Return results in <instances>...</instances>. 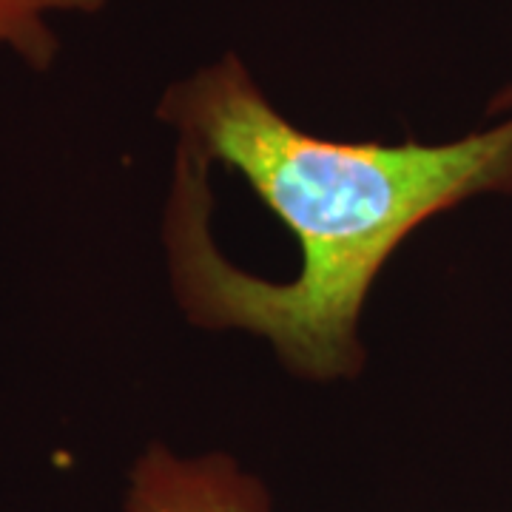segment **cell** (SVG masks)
Returning <instances> with one entry per match:
<instances>
[{"label": "cell", "mask_w": 512, "mask_h": 512, "mask_svg": "<svg viewBox=\"0 0 512 512\" xmlns=\"http://www.w3.org/2000/svg\"><path fill=\"white\" fill-rule=\"evenodd\" d=\"M126 512H274L262 478L228 453L183 456L151 441L128 473Z\"/></svg>", "instance_id": "obj_2"}, {"label": "cell", "mask_w": 512, "mask_h": 512, "mask_svg": "<svg viewBox=\"0 0 512 512\" xmlns=\"http://www.w3.org/2000/svg\"><path fill=\"white\" fill-rule=\"evenodd\" d=\"M163 217L174 299L200 328L248 330L311 382L365 367L373 282L427 220L512 191V111L450 143H345L291 123L234 52L171 83Z\"/></svg>", "instance_id": "obj_1"}, {"label": "cell", "mask_w": 512, "mask_h": 512, "mask_svg": "<svg viewBox=\"0 0 512 512\" xmlns=\"http://www.w3.org/2000/svg\"><path fill=\"white\" fill-rule=\"evenodd\" d=\"M109 0H0V49L32 72H49L60 55L55 20L97 15Z\"/></svg>", "instance_id": "obj_3"}, {"label": "cell", "mask_w": 512, "mask_h": 512, "mask_svg": "<svg viewBox=\"0 0 512 512\" xmlns=\"http://www.w3.org/2000/svg\"><path fill=\"white\" fill-rule=\"evenodd\" d=\"M493 109L495 111H512V86L507 89V92H501L498 97H495Z\"/></svg>", "instance_id": "obj_4"}]
</instances>
